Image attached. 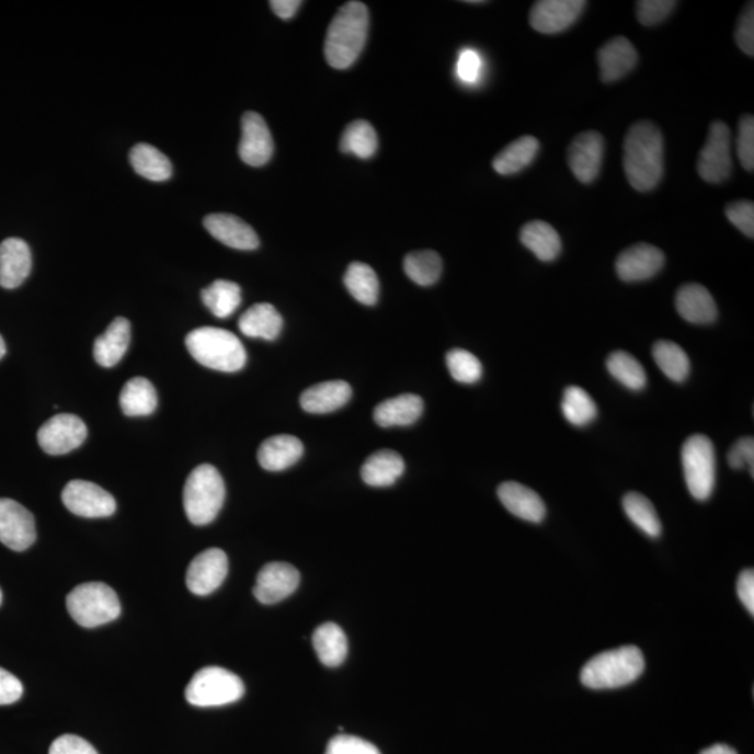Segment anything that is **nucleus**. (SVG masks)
Returning <instances> with one entry per match:
<instances>
[{
    "instance_id": "1",
    "label": "nucleus",
    "mask_w": 754,
    "mask_h": 754,
    "mask_svg": "<svg viewBox=\"0 0 754 754\" xmlns=\"http://www.w3.org/2000/svg\"><path fill=\"white\" fill-rule=\"evenodd\" d=\"M626 178L639 192H650L660 185L664 175V137L650 121L630 127L624 142Z\"/></svg>"
},
{
    "instance_id": "2",
    "label": "nucleus",
    "mask_w": 754,
    "mask_h": 754,
    "mask_svg": "<svg viewBox=\"0 0 754 754\" xmlns=\"http://www.w3.org/2000/svg\"><path fill=\"white\" fill-rule=\"evenodd\" d=\"M369 12L362 2H349L341 7L329 25L324 55L331 68H351L359 58L368 38Z\"/></svg>"
},
{
    "instance_id": "3",
    "label": "nucleus",
    "mask_w": 754,
    "mask_h": 754,
    "mask_svg": "<svg viewBox=\"0 0 754 754\" xmlns=\"http://www.w3.org/2000/svg\"><path fill=\"white\" fill-rule=\"evenodd\" d=\"M644 669L643 652L635 646H625L593 656L584 665L580 679L589 689H619L639 679Z\"/></svg>"
},
{
    "instance_id": "4",
    "label": "nucleus",
    "mask_w": 754,
    "mask_h": 754,
    "mask_svg": "<svg viewBox=\"0 0 754 754\" xmlns=\"http://www.w3.org/2000/svg\"><path fill=\"white\" fill-rule=\"evenodd\" d=\"M185 343L193 358L206 368L233 374L247 364V351L241 340L231 331L217 328L196 329L187 334Z\"/></svg>"
},
{
    "instance_id": "5",
    "label": "nucleus",
    "mask_w": 754,
    "mask_h": 754,
    "mask_svg": "<svg viewBox=\"0 0 754 754\" xmlns=\"http://www.w3.org/2000/svg\"><path fill=\"white\" fill-rule=\"evenodd\" d=\"M226 501V483L212 464H202L187 477L183 488V507L188 522L206 526L216 519Z\"/></svg>"
},
{
    "instance_id": "6",
    "label": "nucleus",
    "mask_w": 754,
    "mask_h": 754,
    "mask_svg": "<svg viewBox=\"0 0 754 754\" xmlns=\"http://www.w3.org/2000/svg\"><path fill=\"white\" fill-rule=\"evenodd\" d=\"M66 605L71 616L87 629L99 628L119 618L121 603L115 591L104 583H85L70 591Z\"/></svg>"
},
{
    "instance_id": "7",
    "label": "nucleus",
    "mask_w": 754,
    "mask_h": 754,
    "mask_svg": "<svg viewBox=\"0 0 754 754\" xmlns=\"http://www.w3.org/2000/svg\"><path fill=\"white\" fill-rule=\"evenodd\" d=\"M244 685L231 671L221 666H206L192 677L185 690L188 705L196 707H220L241 700Z\"/></svg>"
},
{
    "instance_id": "8",
    "label": "nucleus",
    "mask_w": 754,
    "mask_h": 754,
    "mask_svg": "<svg viewBox=\"0 0 754 754\" xmlns=\"http://www.w3.org/2000/svg\"><path fill=\"white\" fill-rule=\"evenodd\" d=\"M682 466L690 495L707 501L716 487V448L705 435H693L682 447Z\"/></svg>"
},
{
    "instance_id": "9",
    "label": "nucleus",
    "mask_w": 754,
    "mask_h": 754,
    "mask_svg": "<svg viewBox=\"0 0 754 754\" xmlns=\"http://www.w3.org/2000/svg\"><path fill=\"white\" fill-rule=\"evenodd\" d=\"M697 172L702 181L718 185L732 173L731 129L721 121L712 122L705 147L697 161Z\"/></svg>"
},
{
    "instance_id": "10",
    "label": "nucleus",
    "mask_w": 754,
    "mask_h": 754,
    "mask_svg": "<svg viewBox=\"0 0 754 754\" xmlns=\"http://www.w3.org/2000/svg\"><path fill=\"white\" fill-rule=\"evenodd\" d=\"M87 426L79 416L59 414L39 427L37 439L41 448L50 456H62L83 445Z\"/></svg>"
},
{
    "instance_id": "11",
    "label": "nucleus",
    "mask_w": 754,
    "mask_h": 754,
    "mask_svg": "<svg viewBox=\"0 0 754 754\" xmlns=\"http://www.w3.org/2000/svg\"><path fill=\"white\" fill-rule=\"evenodd\" d=\"M62 501L69 512L85 518L110 517L116 511L114 496L89 481L69 482L64 489Z\"/></svg>"
},
{
    "instance_id": "12",
    "label": "nucleus",
    "mask_w": 754,
    "mask_h": 754,
    "mask_svg": "<svg viewBox=\"0 0 754 754\" xmlns=\"http://www.w3.org/2000/svg\"><path fill=\"white\" fill-rule=\"evenodd\" d=\"M37 539L32 513L12 499H0V542L9 549L23 552Z\"/></svg>"
},
{
    "instance_id": "13",
    "label": "nucleus",
    "mask_w": 754,
    "mask_h": 754,
    "mask_svg": "<svg viewBox=\"0 0 754 754\" xmlns=\"http://www.w3.org/2000/svg\"><path fill=\"white\" fill-rule=\"evenodd\" d=\"M604 137L595 130L583 132L574 137L568 150V162L575 180L590 185L601 173L604 162Z\"/></svg>"
},
{
    "instance_id": "14",
    "label": "nucleus",
    "mask_w": 754,
    "mask_h": 754,
    "mask_svg": "<svg viewBox=\"0 0 754 754\" xmlns=\"http://www.w3.org/2000/svg\"><path fill=\"white\" fill-rule=\"evenodd\" d=\"M587 7L584 0H539L529 12V24L541 34H559L572 27Z\"/></svg>"
},
{
    "instance_id": "15",
    "label": "nucleus",
    "mask_w": 754,
    "mask_h": 754,
    "mask_svg": "<svg viewBox=\"0 0 754 754\" xmlns=\"http://www.w3.org/2000/svg\"><path fill=\"white\" fill-rule=\"evenodd\" d=\"M227 574V553L221 549L210 548L197 555L188 564L186 585L193 594L205 597L220 587Z\"/></svg>"
},
{
    "instance_id": "16",
    "label": "nucleus",
    "mask_w": 754,
    "mask_h": 754,
    "mask_svg": "<svg viewBox=\"0 0 754 754\" xmlns=\"http://www.w3.org/2000/svg\"><path fill=\"white\" fill-rule=\"evenodd\" d=\"M665 254L649 243H637L616 259V274L625 283L646 282L664 267Z\"/></svg>"
},
{
    "instance_id": "17",
    "label": "nucleus",
    "mask_w": 754,
    "mask_h": 754,
    "mask_svg": "<svg viewBox=\"0 0 754 754\" xmlns=\"http://www.w3.org/2000/svg\"><path fill=\"white\" fill-rule=\"evenodd\" d=\"M300 574L293 564L273 562L263 566L254 585V597L264 605L282 603L297 591Z\"/></svg>"
},
{
    "instance_id": "18",
    "label": "nucleus",
    "mask_w": 754,
    "mask_h": 754,
    "mask_svg": "<svg viewBox=\"0 0 754 754\" xmlns=\"http://www.w3.org/2000/svg\"><path fill=\"white\" fill-rule=\"evenodd\" d=\"M274 155L273 136L266 121L258 112L249 111L242 116V137L239 157L251 167L266 165Z\"/></svg>"
},
{
    "instance_id": "19",
    "label": "nucleus",
    "mask_w": 754,
    "mask_h": 754,
    "mask_svg": "<svg viewBox=\"0 0 754 754\" xmlns=\"http://www.w3.org/2000/svg\"><path fill=\"white\" fill-rule=\"evenodd\" d=\"M203 224L212 237L229 248L237 251H254L259 248L256 231L232 214H210Z\"/></svg>"
},
{
    "instance_id": "20",
    "label": "nucleus",
    "mask_w": 754,
    "mask_h": 754,
    "mask_svg": "<svg viewBox=\"0 0 754 754\" xmlns=\"http://www.w3.org/2000/svg\"><path fill=\"white\" fill-rule=\"evenodd\" d=\"M32 251L23 239H4L0 243V287H20L32 273Z\"/></svg>"
},
{
    "instance_id": "21",
    "label": "nucleus",
    "mask_w": 754,
    "mask_h": 754,
    "mask_svg": "<svg viewBox=\"0 0 754 754\" xmlns=\"http://www.w3.org/2000/svg\"><path fill=\"white\" fill-rule=\"evenodd\" d=\"M639 55L633 44L626 37H615L598 50L601 80L615 83L636 68Z\"/></svg>"
},
{
    "instance_id": "22",
    "label": "nucleus",
    "mask_w": 754,
    "mask_h": 754,
    "mask_svg": "<svg viewBox=\"0 0 754 754\" xmlns=\"http://www.w3.org/2000/svg\"><path fill=\"white\" fill-rule=\"evenodd\" d=\"M498 496L509 512L529 523H541L547 516V507L541 496L533 489L518 482H503L498 488Z\"/></svg>"
},
{
    "instance_id": "23",
    "label": "nucleus",
    "mask_w": 754,
    "mask_h": 754,
    "mask_svg": "<svg viewBox=\"0 0 754 754\" xmlns=\"http://www.w3.org/2000/svg\"><path fill=\"white\" fill-rule=\"evenodd\" d=\"M677 313L693 324H710L717 319V305L715 298L706 287L700 284L682 285L676 294Z\"/></svg>"
},
{
    "instance_id": "24",
    "label": "nucleus",
    "mask_w": 754,
    "mask_h": 754,
    "mask_svg": "<svg viewBox=\"0 0 754 754\" xmlns=\"http://www.w3.org/2000/svg\"><path fill=\"white\" fill-rule=\"evenodd\" d=\"M353 397V389L344 380L324 381L305 390L300 407L310 414H329L344 407Z\"/></svg>"
},
{
    "instance_id": "25",
    "label": "nucleus",
    "mask_w": 754,
    "mask_h": 754,
    "mask_svg": "<svg viewBox=\"0 0 754 754\" xmlns=\"http://www.w3.org/2000/svg\"><path fill=\"white\" fill-rule=\"evenodd\" d=\"M304 455L302 442L293 435H277L264 441L259 447L258 460L267 471H284L293 467Z\"/></svg>"
},
{
    "instance_id": "26",
    "label": "nucleus",
    "mask_w": 754,
    "mask_h": 754,
    "mask_svg": "<svg viewBox=\"0 0 754 754\" xmlns=\"http://www.w3.org/2000/svg\"><path fill=\"white\" fill-rule=\"evenodd\" d=\"M130 344V323L125 318H116L94 343V359L104 368L118 365Z\"/></svg>"
},
{
    "instance_id": "27",
    "label": "nucleus",
    "mask_w": 754,
    "mask_h": 754,
    "mask_svg": "<svg viewBox=\"0 0 754 754\" xmlns=\"http://www.w3.org/2000/svg\"><path fill=\"white\" fill-rule=\"evenodd\" d=\"M424 412L420 396L402 395L380 402L374 412L375 422L381 427L409 426L415 424Z\"/></svg>"
},
{
    "instance_id": "28",
    "label": "nucleus",
    "mask_w": 754,
    "mask_h": 754,
    "mask_svg": "<svg viewBox=\"0 0 754 754\" xmlns=\"http://www.w3.org/2000/svg\"><path fill=\"white\" fill-rule=\"evenodd\" d=\"M238 325L247 338L273 341L282 334L284 320L273 305L256 304L241 316Z\"/></svg>"
},
{
    "instance_id": "29",
    "label": "nucleus",
    "mask_w": 754,
    "mask_h": 754,
    "mask_svg": "<svg viewBox=\"0 0 754 754\" xmlns=\"http://www.w3.org/2000/svg\"><path fill=\"white\" fill-rule=\"evenodd\" d=\"M405 462L399 453L380 450L374 453L362 466L361 477L366 485L391 487L404 473Z\"/></svg>"
},
{
    "instance_id": "30",
    "label": "nucleus",
    "mask_w": 754,
    "mask_h": 754,
    "mask_svg": "<svg viewBox=\"0 0 754 754\" xmlns=\"http://www.w3.org/2000/svg\"><path fill=\"white\" fill-rule=\"evenodd\" d=\"M519 241L545 263L553 262L562 252V241L557 229L541 220L526 224L519 232Z\"/></svg>"
},
{
    "instance_id": "31",
    "label": "nucleus",
    "mask_w": 754,
    "mask_h": 754,
    "mask_svg": "<svg viewBox=\"0 0 754 754\" xmlns=\"http://www.w3.org/2000/svg\"><path fill=\"white\" fill-rule=\"evenodd\" d=\"M539 151V141L533 136H523L499 152L492 165L499 175H514L533 164Z\"/></svg>"
},
{
    "instance_id": "32",
    "label": "nucleus",
    "mask_w": 754,
    "mask_h": 754,
    "mask_svg": "<svg viewBox=\"0 0 754 754\" xmlns=\"http://www.w3.org/2000/svg\"><path fill=\"white\" fill-rule=\"evenodd\" d=\"M312 643L319 661L329 669L340 666L346 659L349 641H346L344 630L339 625L331 624V621L320 625L315 630Z\"/></svg>"
},
{
    "instance_id": "33",
    "label": "nucleus",
    "mask_w": 754,
    "mask_h": 754,
    "mask_svg": "<svg viewBox=\"0 0 754 754\" xmlns=\"http://www.w3.org/2000/svg\"><path fill=\"white\" fill-rule=\"evenodd\" d=\"M119 402L125 415L147 416L157 409V391L146 377H134L122 389Z\"/></svg>"
},
{
    "instance_id": "34",
    "label": "nucleus",
    "mask_w": 754,
    "mask_h": 754,
    "mask_svg": "<svg viewBox=\"0 0 754 754\" xmlns=\"http://www.w3.org/2000/svg\"><path fill=\"white\" fill-rule=\"evenodd\" d=\"M130 164L140 176L155 182H164L172 176L170 158L155 146L140 142L130 151Z\"/></svg>"
},
{
    "instance_id": "35",
    "label": "nucleus",
    "mask_w": 754,
    "mask_h": 754,
    "mask_svg": "<svg viewBox=\"0 0 754 754\" xmlns=\"http://www.w3.org/2000/svg\"><path fill=\"white\" fill-rule=\"evenodd\" d=\"M203 304L218 319H227L242 304L241 287L227 279H217L202 292Z\"/></svg>"
},
{
    "instance_id": "36",
    "label": "nucleus",
    "mask_w": 754,
    "mask_h": 754,
    "mask_svg": "<svg viewBox=\"0 0 754 754\" xmlns=\"http://www.w3.org/2000/svg\"><path fill=\"white\" fill-rule=\"evenodd\" d=\"M344 284L353 298L366 307H374L379 299V278L368 264L351 263L344 275Z\"/></svg>"
},
{
    "instance_id": "37",
    "label": "nucleus",
    "mask_w": 754,
    "mask_h": 754,
    "mask_svg": "<svg viewBox=\"0 0 754 754\" xmlns=\"http://www.w3.org/2000/svg\"><path fill=\"white\" fill-rule=\"evenodd\" d=\"M655 364L675 384H682L690 374V359L674 341H659L652 349Z\"/></svg>"
},
{
    "instance_id": "38",
    "label": "nucleus",
    "mask_w": 754,
    "mask_h": 754,
    "mask_svg": "<svg viewBox=\"0 0 754 754\" xmlns=\"http://www.w3.org/2000/svg\"><path fill=\"white\" fill-rule=\"evenodd\" d=\"M341 151L368 160L376 155L379 140L374 126L366 121H355L345 127L340 142Z\"/></svg>"
},
{
    "instance_id": "39",
    "label": "nucleus",
    "mask_w": 754,
    "mask_h": 754,
    "mask_svg": "<svg viewBox=\"0 0 754 754\" xmlns=\"http://www.w3.org/2000/svg\"><path fill=\"white\" fill-rule=\"evenodd\" d=\"M404 272L411 282L421 287H431L439 282L443 262L439 254L433 251L412 252L404 259Z\"/></svg>"
},
{
    "instance_id": "40",
    "label": "nucleus",
    "mask_w": 754,
    "mask_h": 754,
    "mask_svg": "<svg viewBox=\"0 0 754 754\" xmlns=\"http://www.w3.org/2000/svg\"><path fill=\"white\" fill-rule=\"evenodd\" d=\"M624 509L630 522L651 538H659L662 533L661 519L652 503L640 493L630 492L624 498Z\"/></svg>"
},
{
    "instance_id": "41",
    "label": "nucleus",
    "mask_w": 754,
    "mask_h": 754,
    "mask_svg": "<svg viewBox=\"0 0 754 754\" xmlns=\"http://www.w3.org/2000/svg\"><path fill=\"white\" fill-rule=\"evenodd\" d=\"M562 412L569 424L585 426L597 418V405L587 391L579 386H569L564 390Z\"/></svg>"
},
{
    "instance_id": "42",
    "label": "nucleus",
    "mask_w": 754,
    "mask_h": 754,
    "mask_svg": "<svg viewBox=\"0 0 754 754\" xmlns=\"http://www.w3.org/2000/svg\"><path fill=\"white\" fill-rule=\"evenodd\" d=\"M606 368L619 384L630 390H643L647 385V375L643 365L633 355L625 351H616L606 361Z\"/></svg>"
},
{
    "instance_id": "43",
    "label": "nucleus",
    "mask_w": 754,
    "mask_h": 754,
    "mask_svg": "<svg viewBox=\"0 0 754 754\" xmlns=\"http://www.w3.org/2000/svg\"><path fill=\"white\" fill-rule=\"evenodd\" d=\"M446 364L453 379L462 385H473L482 377V364L476 355L466 350L448 351Z\"/></svg>"
},
{
    "instance_id": "44",
    "label": "nucleus",
    "mask_w": 754,
    "mask_h": 754,
    "mask_svg": "<svg viewBox=\"0 0 754 754\" xmlns=\"http://www.w3.org/2000/svg\"><path fill=\"white\" fill-rule=\"evenodd\" d=\"M736 152L743 170H754V119L752 115L742 116L738 125Z\"/></svg>"
},
{
    "instance_id": "45",
    "label": "nucleus",
    "mask_w": 754,
    "mask_h": 754,
    "mask_svg": "<svg viewBox=\"0 0 754 754\" xmlns=\"http://www.w3.org/2000/svg\"><path fill=\"white\" fill-rule=\"evenodd\" d=\"M676 7L674 0H640L636 4L637 19L646 27H651L669 19Z\"/></svg>"
},
{
    "instance_id": "46",
    "label": "nucleus",
    "mask_w": 754,
    "mask_h": 754,
    "mask_svg": "<svg viewBox=\"0 0 754 754\" xmlns=\"http://www.w3.org/2000/svg\"><path fill=\"white\" fill-rule=\"evenodd\" d=\"M483 60L480 53L476 49H462L458 55L456 73L458 80L464 84L473 85L481 80Z\"/></svg>"
},
{
    "instance_id": "47",
    "label": "nucleus",
    "mask_w": 754,
    "mask_h": 754,
    "mask_svg": "<svg viewBox=\"0 0 754 754\" xmlns=\"http://www.w3.org/2000/svg\"><path fill=\"white\" fill-rule=\"evenodd\" d=\"M726 216L739 231L751 239L754 238V205L751 201L730 203L726 207Z\"/></svg>"
},
{
    "instance_id": "48",
    "label": "nucleus",
    "mask_w": 754,
    "mask_h": 754,
    "mask_svg": "<svg viewBox=\"0 0 754 754\" xmlns=\"http://www.w3.org/2000/svg\"><path fill=\"white\" fill-rule=\"evenodd\" d=\"M324 754H381L379 749L358 736L338 735L331 739Z\"/></svg>"
},
{
    "instance_id": "49",
    "label": "nucleus",
    "mask_w": 754,
    "mask_h": 754,
    "mask_svg": "<svg viewBox=\"0 0 754 754\" xmlns=\"http://www.w3.org/2000/svg\"><path fill=\"white\" fill-rule=\"evenodd\" d=\"M754 3H747L736 25L735 41L743 54L754 55Z\"/></svg>"
},
{
    "instance_id": "50",
    "label": "nucleus",
    "mask_w": 754,
    "mask_h": 754,
    "mask_svg": "<svg viewBox=\"0 0 754 754\" xmlns=\"http://www.w3.org/2000/svg\"><path fill=\"white\" fill-rule=\"evenodd\" d=\"M728 462L733 470H742V468H751L752 477L754 476V441L753 437H742L735 445L732 446L730 455H728Z\"/></svg>"
},
{
    "instance_id": "51",
    "label": "nucleus",
    "mask_w": 754,
    "mask_h": 754,
    "mask_svg": "<svg viewBox=\"0 0 754 754\" xmlns=\"http://www.w3.org/2000/svg\"><path fill=\"white\" fill-rule=\"evenodd\" d=\"M49 754H99L93 745L76 735H64L55 739Z\"/></svg>"
},
{
    "instance_id": "52",
    "label": "nucleus",
    "mask_w": 754,
    "mask_h": 754,
    "mask_svg": "<svg viewBox=\"0 0 754 754\" xmlns=\"http://www.w3.org/2000/svg\"><path fill=\"white\" fill-rule=\"evenodd\" d=\"M22 682L7 670L0 669V706L13 705L22 699Z\"/></svg>"
},
{
    "instance_id": "53",
    "label": "nucleus",
    "mask_w": 754,
    "mask_h": 754,
    "mask_svg": "<svg viewBox=\"0 0 754 754\" xmlns=\"http://www.w3.org/2000/svg\"><path fill=\"white\" fill-rule=\"evenodd\" d=\"M738 595L747 613L754 614V572L752 569L743 570L736 584Z\"/></svg>"
},
{
    "instance_id": "54",
    "label": "nucleus",
    "mask_w": 754,
    "mask_h": 754,
    "mask_svg": "<svg viewBox=\"0 0 754 754\" xmlns=\"http://www.w3.org/2000/svg\"><path fill=\"white\" fill-rule=\"evenodd\" d=\"M270 7H272L273 12L279 19L289 20L297 14L299 8L302 7V2L300 0H272Z\"/></svg>"
},
{
    "instance_id": "55",
    "label": "nucleus",
    "mask_w": 754,
    "mask_h": 754,
    "mask_svg": "<svg viewBox=\"0 0 754 754\" xmlns=\"http://www.w3.org/2000/svg\"><path fill=\"white\" fill-rule=\"evenodd\" d=\"M700 754H738L731 746L715 745L705 749Z\"/></svg>"
},
{
    "instance_id": "56",
    "label": "nucleus",
    "mask_w": 754,
    "mask_h": 754,
    "mask_svg": "<svg viewBox=\"0 0 754 754\" xmlns=\"http://www.w3.org/2000/svg\"><path fill=\"white\" fill-rule=\"evenodd\" d=\"M4 354H7V344H4V340L2 335H0V359L3 358Z\"/></svg>"
},
{
    "instance_id": "57",
    "label": "nucleus",
    "mask_w": 754,
    "mask_h": 754,
    "mask_svg": "<svg viewBox=\"0 0 754 754\" xmlns=\"http://www.w3.org/2000/svg\"><path fill=\"white\" fill-rule=\"evenodd\" d=\"M0 604H2V590H0Z\"/></svg>"
}]
</instances>
